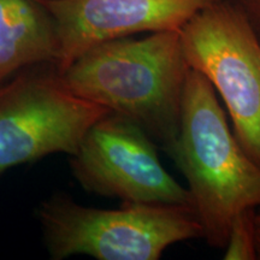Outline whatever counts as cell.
<instances>
[{"label":"cell","instance_id":"30bf717a","mask_svg":"<svg viewBox=\"0 0 260 260\" xmlns=\"http://www.w3.org/2000/svg\"><path fill=\"white\" fill-rule=\"evenodd\" d=\"M246 16L260 38V0H232Z\"/></svg>","mask_w":260,"mask_h":260},{"label":"cell","instance_id":"ba28073f","mask_svg":"<svg viewBox=\"0 0 260 260\" xmlns=\"http://www.w3.org/2000/svg\"><path fill=\"white\" fill-rule=\"evenodd\" d=\"M54 21L40 0H0V83L32 65L54 64Z\"/></svg>","mask_w":260,"mask_h":260},{"label":"cell","instance_id":"9c48e42d","mask_svg":"<svg viewBox=\"0 0 260 260\" xmlns=\"http://www.w3.org/2000/svg\"><path fill=\"white\" fill-rule=\"evenodd\" d=\"M255 209H247L234 218L228 234L226 243L224 246L225 260H255L256 254Z\"/></svg>","mask_w":260,"mask_h":260},{"label":"cell","instance_id":"5b68a950","mask_svg":"<svg viewBox=\"0 0 260 260\" xmlns=\"http://www.w3.org/2000/svg\"><path fill=\"white\" fill-rule=\"evenodd\" d=\"M109 113L68 89L54 65L19 70L0 83V175L48 154L74 155L88 130Z\"/></svg>","mask_w":260,"mask_h":260},{"label":"cell","instance_id":"8fae6325","mask_svg":"<svg viewBox=\"0 0 260 260\" xmlns=\"http://www.w3.org/2000/svg\"><path fill=\"white\" fill-rule=\"evenodd\" d=\"M254 226H255L256 254H258V259H260V205L254 211Z\"/></svg>","mask_w":260,"mask_h":260},{"label":"cell","instance_id":"52a82bcc","mask_svg":"<svg viewBox=\"0 0 260 260\" xmlns=\"http://www.w3.org/2000/svg\"><path fill=\"white\" fill-rule=\"evenodd\" d=\"M218 0H40L54 21L61 74L84 52L139 32L181 31L195 15Z\"/></svg>","mask_w":260,"mask_h":260},{"label":"cell","instance_id":"3957f363","mask_svg":"<svg viewBox=\"0 0 260 260\" xmlns=\"http://www.w3.org/2000/svg\"><path fill=\"white\" fill-rule=\"evenodd\" d=\"M39 219L50 255L57 260H158L175 243L203 237L193 207L184 205L123 204L103 210L56 195L39 207Z\"/></svg>","mask_w":260,"mask_h":260},{"label":"cell","instance_id":"8992f818","mask_svg":"<svg viewBox=\"0 0 260 260\" xmlns=\"http://www.w3.org/2000/svg\"><path fill=\"white\" fill-rule=\"evenodd\" d=\"M70 168L84 189L123 204L193 207L187 188L161 165L153 140L115 113L88 130L71 155Z\"/></svg>","mask_w":260,"mask_h":260},{"label":"cell","instance_id":"7a4b0ae2","mask_svg":"<svg viewBox=\"0 0 260 260\" xmlns=\"http://www.w3.org/2000/svg\"><path fill=\"white\" fill-rule=\"evenodd\" d=\"M169 153L187 180L201 239L213 248H224L234 218L260 205V167L230 129L212 84L193 69Z\"/></svg>","mask_w":260,"mask_h":260},{"label":"cell","instance_id":"277c9868","mask_svg":"<svg viewBox=\"0 0 260 260\" xmlns=\"http://www.w3.org/2000/svg\"><path fill=\"white\" fill-rule=\"evenodd\" d=\"M190 69L222 98L243 151L260 167V38L232 0L201 10L181 29Z\"/></svg>","mask_w":260,"mask_h":260},{"label":"cell","instance_id":"6da1fadb","mask_svg":"<svg viewBox=\"0 0 260 260\" xmlns=\"http://www.w3.org/2000/svg\"><path fill=\"white\" fill-rule=\"evenodd\" d=\"M189 69L180 31L167 30L103 42L59 75L74 94L133 122L170 151Z\"/></svg>","mask_w":260,"mask_h":260}]
</instances>
